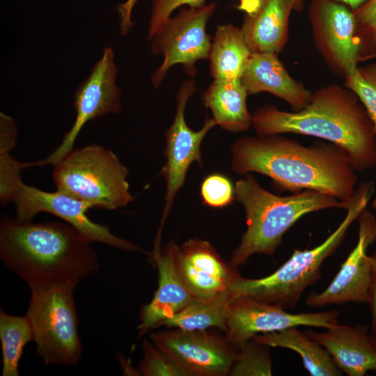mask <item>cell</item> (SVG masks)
Instances as JSON below:
<instances>
[{"mask_svg": "<svg viewBox=\"0 0 376 376\" xmlns=\"http://www.w3.org/2000/svg\"><path fill=\"white\" fill-rule=\"evenodd\" d=\"M0 340L2 347V375L18 376L19 363L25 345L34 340L31 322L24 316L0 311Z\"/></svg>", "mask_w": 376, "mask_h": 376, "instance_id": "obj_25", "label": "cell"}, {"mask_svg": "<svg viewBox=\"0 0 376 376\" xmlns=\"http://www.w3.org/2000/svg\"><path fill=\"white\" fill-rule=\"evenodd\" d=\"M203 203L212 208H223L235 201V186L226 175L214 173L207 175L201 185Z\"/></svg>", "mask_w": 376, "mask_h": 376, "instance_id": "obj_31", "label": "cell"}, {"mask_svg": "<svg viewBox=\"0 0 376 376\" xmlns=\"http://www.w3.org/2000/svg\"><path fill=\"white\" fill-rule=\"evenodd\" d=\"M76 228L58 221H0V257L29 287L78 281L95 274L98 256Z\"/></svg>", "mask_w": 376, "mask_h": 376, "instance_id": "obj_3", "label": "cell"}, {"mask_svg": "<svg viewBox=\"0 0 376 376\" xmlns=\"http://www.w3.org/2000/svg\"><path fill=\"white\" fill-rule=\"evenodd\" d=\"M370 258L372 271L368 304H370L371 312V327L369 334L376 342V251L370 256Z\"/></svg>", "mask_w": 376, "mask_h": 376, "instance_id": "obj_33", "label": "cell"}, {"mask_svg": "<svg viewBox=\"0 0 376 376\" xmlns=\"http://www.w3.org/2000/svg\"><path fill=\"white\" fill-rule=\"evenodd\" d=\"M336 311L290 313L281 306L240 296L230 301L226 317V338L238 351L255 336L293 327L329 329L338 322Z\"/></svg>", "mask_w": 376, "mask_h": 376, "instance_id": "obj_11", "label": "cell"}, {"mask_svg": "<svg viewBox=\"0 0 376 376\" xmlns=\"http://www.w3.org/2000/svg\"><path fill=\"white\" fill-rule=\"evenodd\" d=\"M138 1L126 0L117 6L120 17V31L123 36L127 35L134 24L132 20V14Z\"/></svg>", "mask_w": 376, "mask_h": 376, "instance_id": "obj_34", "label": "cell"}, {"mask_svg": "<svg viewBox=\"0 0 376 376\" xmlns=\"http://www.w3.org/2000/svg\"><path fill=\"white\" fill-rule=\"evenodd\" d=\"M308 18L320 54L335 75L345 78L359 62L354 11L336 0H311Z\"/></svg>", "mask_w": 376, "mask_h": 376, "instance_id": "obj_12", "label": "cell"}, {"mask_svg": "<svg viewBox=\"0 0 376 376\" xmlns=\"http://www.w3.org/2000/svg\"><path fill=\"white\" fill-rule=\"evenodd\" d=\"M354 11L359 62L376 57V0H367Z\"/></svg>", "mask_w": 376, "mask_h": 376, "instance_id": "obj_29", "label": "cell"}, {"mask_svg": "<svg viewBox=\"0 0 376 376\" xmlns=\"http://www.w3.org/2000/svg\"><path fill=\"white\" fill-rule=\"evenodd\" d=\"M117 67L111 47L104 49L102 58L93 65L91 72L74 93L76 118L58 147L47 158L26 167L54 165L73 149L74 143L82 127L91 120L107 113H117L121 109L120 89L116 84Z\"/></svg>", "mask_w": 376, "mask_h": 376, "instance_id": "obj_10", "label": "cell"}, {"mask_svg": "<svg viewBox=\"0 0 376 376\" xmlns=\"http://www.w3.org/2000/svg\"><path fill=\"white\" fill-rule=\"evenodd\" d=\"M174 241L163 249H154L153 256L159 274V285L151 301L141 310L137 327L142 336L157 328L166 319L180 311L193 296L181 279L175 263Z\"/></svg>", "mask_w": 376, "mask_h": 376, "instance_id": "obj_19", "label": "cell"}, {"mask_svg": "<svg viewBox=\"0 0 376 376\" xmlns=\"http://www.w3.org/2000/svg\"><path fill=\"white\" fill-rule=\"evenodd\" d=\"M249 95L240 79H214L202 93L203 104L209 108L217 125L228 132L237 133L252 126V114L249 111Z\"/></svg>", "mask_w": 376, "mask_h": 376, "instance_id": "obj_21", "label": "cell"}, {"mask_svg": "<svg viewBox=\"0 0 376 376\" xmlns=\"http://www.w3.org/2000/svg\"><path fill=\"white\" fill-rule=\"evenodd\" d=\"M369 326H347L338 323L324 332L311 329L306 334L325 348L336 366L349 376H363L376 371V342L368 333Z\"/></svg>", "mask_w": 376, "mask_h": 376, "instance_id": "obj_18", "label": "cell"}, {"mask_svg": "<svg viewBox=\"0 0 376 376\" xmlns=\"http://www.w3.org/2000/svg\"><path fill=\"white\" fill-rule=\"evenodd\" d=\"M269 346L251 339L238 351L230 375L252 376L272 375Z\"/></svg>", "mask_w": 376, "mask_h": 376, "instance_id": "obj_27", "label": "cell"}, {"mask_svg": "<svg viewBox=\"0 0 376 376\" xmlns=\"http://www.w3.org/2000/svg\"><path fill=\"white\" fill-rule=\"evenodd\" d=\"M253 338L269 347L296 352L301 357L305 369L312 376L342 375L341 370L329 352L297 327L258 334Z\"/></svg>", "mask_w": 376, "mask_h": 376, "instance_id": "obj_23", "label": "cell"}, {"mask_svg": "<svg viewBox=\"0 0 376 376\" xmlns=\"http://www.w3.org/2000/svg\"><path fill=\"white\" fill-rule=\"evenodd\" d=\"M358 241L329 285L320 293L311 292L306 304L321 308L347 302L368 303L372 262L368 247L376 240V217L366 208L358 217Z\"/></svg>", "mask_w": 376, "mask_h": 376, "instance_id": "obj_15", "label": "cell"}, {"mask_svg": "<svg viewBox=\"0 0 376 376\" xmlns=\"http://www.w3.org/2000/svg\"><path fill=\"white\" fill-rule=\"evenodd\" d=\"M16 137L10 134L0 136V201L1 205L12 203L19 185L22 182L21 170L23 163L10 154Z\"/></svg>", "mask_w": 376, "mask_h": 376, "instance_id": "obj_26", "label": "cell"}, {"mask_svg": "<svg viewBox=\"0 0 376 376\" xmlns=\"http://www.w3.org/2000/svg\"><path fill=\"white\" fill-rule=\"evenodd\" d=\"M150 338L185 370L189 376L229 375L238 352L227 338L205 329L174 328L151 333Z\"/></svg>", "mask_w": 376, "mask_h": 376, "instance_id": "obj_14", "label": "cell"}, {"mask_svg": "<svg viewBox=\"0 0 376 376\" xmlns=\"http://www.w3.org/2000/svg\"><path fill=\"white\" fill-rule=\"evenodd\" d=\"M233 298L229 290L207 298L193 297L185 308L160 326L185 330H205L215 327L225 331L228 309Z\"/></svg>", "mask_w": 376, "mask_h": 376, "instance_id": "obj_24", "label": "cell"}, {"mask_svg": "<svg viewBox=\"0 0 376 376\" xmlns=\"http://www.w3.org/2000/svg\"><path fill=\"white\" fill-rule=\"evenodd\" d=\"M344 79V86L353 91L365 107L376 134V63L357 67Z\"/></svg>", "mask_w": 376, "mask_h": 376, "instance_id": "obj_28", "label": "cell"}, {"mask_svg": "<svg viewBox=\"0 0 376 376\" xmlns=\"http://www.w3.org/2000/svg\"><path fill=\"white\" fill-rule=\"evenodd\" d=\"M231 169L240 175H265L292 194L314 190L343 201L352 199L358 180L340 147L330 142L305 146L281 134L237 139L231 148Z\"/></svg>", "mask_w": 376, "mask_h": 376, "instance_id": "obj_1", "label": "cell"}, {"mask_svg": "<svg viewBox=\"0 0 376 376\" xmlns=\"http://www.w3.org/2000/svg\"><path fill=\"white\" fill-rule=\"evenodd\" d=\"M79 282L29 287L26 315L34 334L36 353L47 365L76 364L82 353L73 292Z\"/></svg>", "mask_w": 376, "mask_h": 376, "instance_id": "obj_7", "label": "cell"}, {"mask_svg": "<svg viewBox=\"0 0 376 376\" xmlns=\"http://www.w3.org/2000/svg\"><path fill=\"white\" fill-rule=\"evenodd\" d=\"M194 79L185 80L176 95V109L171 125L165 132L164 156L166 159L160 174L166 182L165 205L157 235L160 236L175 196L185 182L187 171L193 162L201 167V143L208 132L217 126L212 118L206 119L201 130L194 131L186 123L185 110L189 99L196 92Z\"/></svg>", "mask_w": 376, "mask_h": 376, "instance_id": "obj_9", "label": "cell"}, {"mask_svg": "<svg viewBox=\"0 0 376 376\" xmlns=\"http://www.w3.org/2000/svg\"><path fill=\"white\" fill-rule=\"evenodd\" d=\"M373 185V181H367L357 187L344 219L321 244L311 249H295L290 258L269 276L255 279L237 277L228 288L233 297H249L284 309L294 308L306 288L320 278L324 260L336 251L350 225L367 208Z\"/></svg>", "mask_w": 376, "mask_h": 376, "instance_id": "obj_5", "label": "cell"}, {"mask_svg": "<svg viewBox=\"0 0 376 376\" xmlns=\"http://www.w3.org/2000/svg\"><path fill=\"white\" fill-rule=\"evenodd\" d=\"M237 8L243 13L240 29L252 53L283 51L289 38L291 0H240Z\"/></svg>", "mask_w": 376, "mask_h": 376, "instance_id": "obj_17", "label": "cell"}, {"mask_svg": "<svg viewBox=\"0 0 376 376\" xmlns=\"http://www.w3.org/2000/svg\"><path fill=\"white\" fill-rule=\"evenodd\" d=\"M217 6L214 1L199 7L182 6L150 38L152 54L163 56L161 65L151 77L154 88L159 87L175 65H182L188 76L195 77L196 63L209 58L212 38L207 33L206 26Z\"/></svg>", "mask_w": 376, "mask_h": 376, "instance_id": "obj_8", "label": "cell"}, {"mask_svg": "<svg viewBox=\"0 0 376 376\" xmlns=\"http://www.w3.org/2000/svg\"><path fill=\"white\" fill-rule=\"evenodd\" d=\"M371 207H372L373 209H375V210H376V196L375 197V198L373 199V202H372Z\"/></svg>", "mask_w": 376, "mask_h": 376, "instance_id": "obj_37", "label": "cell"}, {"mask_svg": "<svg viewBox=\"0 0 376 376\" xmlns=\"http://www.w3.org/2000/svg\"><path fill=\"white\" fill-rule=\"evenodd\" d=\"M205 3L206 0H152L148 40H150L159 27L172 16L175 10L182 6L199 7Z\"/></svg>", "mask_w": 376, "mask_h": 376, "instance_id": "obj_32", "label": "cell"}, {"mask_svg": "<svg viewBox=\"0 0 376 376\" xmlns=\"http://www.w3.org/2000/svg\"><path fill=\"white\" fill-rule=\"evenodd\" d=\"M251 53L240 27L233 24H218L208 58L211 77L222 80L240 79Z\"/></svg>", "mask_w": 376, "mask_h": 376, "instance_id": "obj_22", "label": "cell"}, {"mask_svg": "<svg viewBox=\"0 0 376 376\" xmlns=\"http://www.w3.org/2000/svg\"><path fill=\"white\" fill-rule=\"evenodd\" d=\"M338 2H340L349 8H350L352 10H355L359 7H360L362 4H363L367 0H336Z\"/></svg>", "mask_w": 376, "mask_h": 376, "instance_id": "obj_35", "label": "cell"}, {"mask_svg": "<svg viewBox=\"0 0 376 376\" xmlns=\"http://www.w3.org/2000/svg\"><path fill=\"white\" fill-rule=\"evenodd\" d=\"M128 169L111 150L98 145L72 149L54 165L56 190L91 205L113 210L134 200Z\"/></svg>", "mask_w": 376, "mask_h": 376, "instance_id": "obj_6", "label": "cell"}, {"mask_svg": "<svg viewBox=\"0 0 376 376\" xmlns=\"http://www.w3.org/2000/svg\"><path fill=\"white\" fill-rule=\"evenodd\" d=\"M142 348L143 357L139 366L140 375L144 376H189L185 370L154 343L144 339Z\"/></svg>", "mask_w": 376, "mask_h": 376, "instance_id": "obj_30", "label": "cell"}, {"mask_svg": "<svg viewBox=\"0 0 376 376\" xmlns=\"http://www.w3.org/2000/svg\"><path fill=\"white\" fill-rule=\"evenodd\" d=\"M240 80L249 95L271 93L287 102L292 111L306 107L313 95L289 75L274 53H251Z\"/></svg>", "mask_w": 376, "mask_h": 376, "instance_id": "obj_20", "label": "cell"}, {"mask_svg": "<svg viewBox=\"0 0 376 376\" xmlns=\"http://www.w3.org/2000/svg\"><path fill=\"white\" fill-rule=\"evenodd\" d=\"M252 127L258 136L293 133L324 139L346 151L356 171L376 166L373 124L357 95L345 86L318 89L299 111L266 103L252 114Z\"/></svg>", "mask_w": 376, "mask_h": 376, "instance_id": "obj_2", "label": "cell"}, {"mask_svg": "<svg viewBox=\"0 0 376 376\" xmlns=\"http://www.w3.org/2000/svg\"><path fill=\"white\" fill-rule=\"evenodd\" d=\"M174 258L178 272L194 297L221 293L240 276L207 240L190 239L179 246L175 244Z\"/></svg>", "mask_w": 376, "mask_h": 376, "instance_id": "obj_16", "label": "cell"}, {"mask_svg": "<svg viewBox=\"0 0 376 376\" xmlns=\"http://www.w3.org/2000/svg\"><path fill=\"white\" fill-rule=\"evenodd\" d=\"M12 203L16 207V218L20 221H30L40 212L50 213L73 226L91 242L146 253L137 245L113 235L107 226L91 221L86 214L91 205L62 191H45L22 182Z\"/></svg>", "mask_w": 376, "mask_h": 376, "instance_id": "obj_13", "label": "cell"}, {"mask_svg": "<svg viewBox=\"0 0 376 376\" xmlns=\"http://www.w3.org/2000/svg\"><path fill=\"white\" fill-rule=\"evenodd\" d=\"M292 10L300 11L304 8V0H291Z\"/></svg>", "mask_w": 376, "mask_h": 376, "instance_id": "obj_36", "label": "cell"}, {"mask_svg": "<svg viewBox=\"0 0 376 376\" xmlns=\"http://www.w3.org/2000/svg\"><path fill=\"white\" fill-rule=\"evenodd\" d=\"M235 185V201L243 206L247 228L231 255L237 268L255 253L273 256L285 233L306 214L329 208L347 210L350 201L314 190L279 196L264 189L251 173Z\"/></svg>", "mask_w": 376, "mask_h": 376, "instance_id": "obj_4", "label": "cell"}]
</instances>
